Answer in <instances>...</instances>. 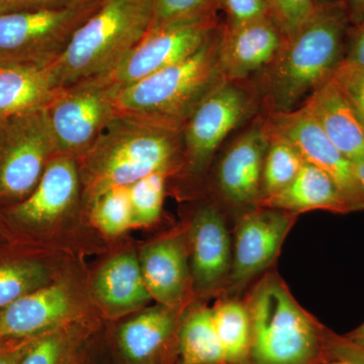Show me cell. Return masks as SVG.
I'll return each instance as SVG.
<instances>
[{
    "label": "cell",
    "mask_w": 364,
    "mask_h": 364,
    "mask_svg": "<svg viewBox=\"0 0 364 364\" xmlns=\"http://www.w3.org/2000/svg\"><path fill=\"white\" fill-rule=\"evenodd\" d=\"M0 228L7 241L79 257L102 255L114 242L93 229L83 202L75 158L57 154L35 191L23 202L0 210Z\"/></svg>",
    "instance_id": "cell-1"
},
{
    "label": "cell",
    "mask_w": 364,
    "mask_h": 364,
    "mask_svg": "<svg viewBox=\"0 0 364 364\" xmlns=\"http://www.w3.org/2000/svg\"><path fill=\"white\" fill-rule=\"evenodd\" d=\"M350 21L341 0L318 4L312 16L284 38L272 63L253 83L267 114L299 107L344 61Z\"/></svg>",
    "instance_id": "cell-2"
},
{
    "label": "cell",
    "mask_w": 364,
    "mask_h": 364,
    "mask_svg": "<svg viewBox=\"0 0 364 364\" xmlns=\"http://www.w3.org/2000/svg\"><path fill=\"white\" fill-rule=\"evenodd\" d=\"M85 205L95 196L155 173L182 176L181 132L117 116L77 160Z\"/></svg>",
    "instance_id": "cell-3"
},
{
    "label": "cell",
    "mask_w": 364,
    "mask_h": 364,
    "mask_svg": "<svg viewBox=\"0 0 364 364\" xmlns=\"http://www.w3.org/2000/svg\"><path fill=\"white\" fill-rule=\"evenodd\" d=\"M223 21L195 53L117 93V116L181 132L196 107L227 81L220 62Z\"/></svg>",
    "instance_id": "cell-4"
},
{
    "label": "cell",
    "mask_w": 364,
    "mask_h": 364,
    "mask_svg": "<svg viewBox=\"0 0 364 364\" xmlns=\"http://www.w3.org/2000/svg\"><path fill=\"white\" fill-rule=\"evenodd\" d=\"M152 0H102L49 66L56 88L114 70L149 31Z\"/></svg>",
    "instance_id": "cell-5"
},
{
    "label": "cell",
    "mask_w": 364,
    "mask_h": 364,
    "mask_svg": "<svg viewBox=\"0 0 364 364\" xmlns=\"http://www.w3.org/2000/svg\"><path fill=\"white\" fill-rule=\"evenodd\" d=\"M247 305V364H316L328 356V336L274 273L254 287Z\"/></svg>",
    "instance_id": "cell-6"
},
{
    "label": "cell",
    "mask_w": 364,
    "mask_h": 364,
    "mask_svg": "<svg viewBox=\"0 0 364 364\" xmlns=\"http://www.w3.org/2000/svg\"><path fill=\"white\" fill-rule=\"evenodd\" d=\"M119 87L109 72L60 87L45 107L57 153L78 160L117 117Z\"/></svg>",
    "instance_id": "cell-7"
},
{
    "label": "cell",
    "mask_w": 364,
    "mask_h": 364,
    "mask_svg": "<svg viewBox=\"0 0 364 364\" xmlns=\"http://www.w3.org/2000/svg\"><path fill=\"white\" fill-rule=\"evenodd\" d=\"M88 277L85 259L79 260L51 284L1 309L0 339L33 338L98 314L91 301Z\"/></svg>",
    "instance_id": "cell-8"
},
{
    "label": "cell",
    "mask_w": 364,
    "mask_h": 364,
    "mask_svg": "<svg viewBox=\"0 0 364 364\" xmlns=\"http://www.w3.org/2000/svg\"><path fill=\"white\" fill-rule=\"evenodd\" d=\"M102 0L55 9H23L0 14V61L49 67L66 51L79 26Z\"/></svg>",
    "instance_id": "cell-9"
},
{
    "label": "cell",
    "mask_w": 364,
    "mask_h": 364,
    "mask_svg": "<svg viewBox=\"0 0 364 364\" xmlns=\"http://www.w3.org/2000/svg\"><path fill=\"white\" fill-rule=\"evenodd\" d=\"M259 105V95L248 80L225 81L213 91L182 128V176L193 179L205 176L227 136L248 121Z\"/></svg>",
    "instance_id": "cell-10"
},
{
    "label": "cell",
    "mask_w": 364,
    "mask_h": 364,
    "mask_svg": "<svg viewBox=\"0 0 364 364\" xmlns=\"http://www.w3.org/2000/svg\"><path fill=\"white\" fill-rule=\"evenodd\" d=\"M57 154L45 107L0 123V210L26 200Z\"/></svg>",
    "instance_id": "cell-11"
},
{
    "label": "cell",
    "mask_w": 364,
    "mask_h": 364,
    "mask_svg": "<svg viewBox=\"0 0 364 364\" xmlns=\"http://www.w3.org/2000/svg\"><path fill=\"white\" fill-rule=\"evenodd\" d=\"M183 310L155 304L116 322H105L104 344L109 364L177 363Z\"/></svg>",
    "instance_id": "cell-12"
},
{
    "label": "cell",
    "mask_w": 364,
    "mask_h": 364,
    "mask_svg": "<svg viewBox=\"0 0 364 364\" xmlns=\"http://www.w3.org/2000/svg\"><path fill=\"white\" fill-rule=\"evenodd\" d=\"M221 23L215 14L149 28L109 75L121 90L135 85L195 53Z\"/></svg>",
    "instance_id": "cell-13"
},
{
    "label": "cell",
    "mask_w": 364,
    "mask_h": 364,
    "mask_svg": "<svg viewBox=\"0 0 364 364\" xmlns=\"http://www.w3.org/2000/svg\"><path fill=\"white\" fill-rule=\"evenodd\" d=\"M95 267L90 268L91 301L105 322H116L150 305L138 245L127 238L112 244Z\"/></svg>",
    "instance_id": "cell-14"
},
{
    "label": "cell",
    "mask_w": 364,
    "mask_h": 364,
    "mask_svg": "<svg viewBox=\"0 0 364 364\" xmlns=\"http://www.w3.org/2000/svg\"><path fill=\"white\" fill-rule=\"evenodd\" d=\"M264 119L270 131L296 146L306 162L334 179L352 212L364 210V189L356 176L355 165L335 147L301 105L293 111L267 114Z\"/></svg>",
    "instance_id": "cell-15"
},
{
    "label": "cell",
    "mask_w": 364,
    "mask_h": 364,
    "mask_svg": "<svg viewBox=\"0 0 364 364\" xmlns=\"http://www.w3.org/2000/svg\"><path fill=\"white\" fill-rule=\"evenodd\" d=\"M193 296H210L229 282L233 245L226 221L214 203H200L186 230Z\"/></svg>",
    "instance_id": "cell-16"
},
{
    "label": "cell",
    "mask_w": 364,
    "mask_h": 364,
    "mask_svg": "<svg viewBox=\"0 0 364 364\" xmlns=\"http://www.w3.org/2000/svg\"><path fill=\"white\" fill-rule=\"evenodd\" d=\"M294 214L267 207L245 213L235 231L229 282L238 286L257 277L273 262L293 226Z\"/></svg>",
    "instance_id": "cell-17"
},
{
    "label": "cell",
    "mask_w": 364,
    "mask_h": 364,
    "mask_svg": "<svg viewBox=\"0 0 364 364\" xmlns=\"http://www.w3.org/2000/svg\"><path fill=\"white\" fill-rule=\"evenodd\" d=\"M139 261L151 298L183 310L193 294L188 242L184 231L171 232L138 246Z\"/></svg>",
    "instance_id": "cell-18"
},
{
    "label": "cell",
    "mask_w": 364,
    "mask_h": 364,
    "mask_svg": "<svg viewBox=\"0 0 364 364\" xmlns=\"http://www.w3.org/2000/svg\"><path fill=\"white\" fill-rule=\"evenodd\" d=\"M223 154L215 170V186L223 200L237 207H257L263 164L269 136L264 117L256 119Z\"/></svg>",
    "instance_id": "cell-19"
},
{
    "label": "cell",
    "mask_w": 364,
    "mask_h": 364,
    "mask_svg": "<svg viewBox=\"0 0 364 364\" xmlns=\"http://www.w3.org/2000/svg\"><path fill=\"white\" fill-rule=\"evenodd\" d=\"M85 258L16 242H0V310L51 284Z\"/></svg>",
    "instance_id": "cell-20"
},
{
    "label": "cell",
    "mask_w": 364,
    "mask_h": 364,
    "mask_svg": "<svg viewBox=\"0 0 364 364\" xmlns=\"http://www.w3.org/2000/svg\"><path fill=\"white\" fill-rule=\"evenodd\" d=\"M284 36L272 18L229 28L223 21L220 62L227 81H247L267 68Z\"/></svg>",
    "instance_id": "cell-21"
},
{
    "label": "cell",
    "mask_w": 364,
    "mask_h": 364,
    "mask_svg": "<svg viewBox=\"0 0 364 364\" xmlns=\"http://www.w3.org/2000/svg\"><path fill=\"white\" fill-rule=\"evenodd\" d=\"M301 105L347 159L354 164L364 159L363 121L333 76Z\"/></svg>",
    "instance_id": "cell-22"
},
{
    "label": "cell",
    "mask_w": 364,
    "mask_h": 364,
    "mask_svg": "<svg viewBox=\"0 0 364 364\" xmlns=\"http://www.w3.org/2000/svg\"><path fill=\"white\" fill-rule=\"evenodd\" d=\"M98 314L79 318L36 337L20 364H86L104 335Z\"/></svg>",
    "instance_id": "cell-23"
},
{
    "label": "cell",
    "mask_w": 364,
    "mask_h": 364,
    "mask_svg": "<svg viewBox=\"0 0 364 364\" xmlns=\"http://www.w3.org/2000/svg\"><path fill=\"white\" fill-rule=\"evenodd\" d=\"M257 207L277 208L291 214L315 210L339 214L352 212L334 179L309 162H305L291 184L277 195L261 200Z\"/></svg>",
    "instance_id": "cell-24"
},
{
    "label": "cell",
    "mask_w": 364,
    "mask_h": 364,
    "mask_svg": "<svg viewBox=\"0 0 364 364\" xmlns=\"http://www.w3.org/2000/svg\"><path fill=\"white\" fill-rule=\"evenodd\" d=\"M57 90L49 67L0 61V123L47 107Z\"/></svg>",
    "instance_id": "cell-25"
},
{
    "label": "cell",
    "mask_w": 364,
    "mask_h": 364,
    "mask_svg": "<svg viewBox=\"0 0 364 364\" xmlns=\"http://www.w3.org/2000/svg\"><path fill=\"white\" fill-rule=\"evenodd\" d=\"M176 364H227L212 308L200 301L189 303L182 312Z\"/></svg>",
    "instance_id": "cell-26"
},
{
    "label": "cell",
    "mask_w": 364,
    "mask_h": 364,
    "mask_svg": "<svg viewBox=\"0 0 364 364\" xmlns=\"http://www.w3.org/2000/svg\"><path fill=\"white\" fill-rule=\"evenodd\" d=\"M215 332L227 364H247L251 348V320L247 305L225 301L212 308Z\"/></svg>",
    "instance_id": "cell-27"
},
{
    "label": "cell",
    "mask_w": 364,
    "mask_h": 364,
    "mask_svg": "<svg viewBox=\"0 0 364 364\" xmlns=\"http://www.w3.org/2000/svg\"><path fill=\"white\" fill-rule=\"evenodd\" d=\"M85 208L91 226L105 240H121L133 230L128 188L107 189L91 198Z\"/></svg>",
    "instance_id": "cell-28"
},
{
    "label": "cell",
    "mask_w": 364,
    "mask_h": 364,
    "mask_svg": "<svg viewBox=\"0 0 364 364\" xmlns=\"http://www.w3.org/2000/svg\"><path fill=\"white\" fill-rule=\"evenodd\" d=\"M267 130L269 141L263 164L260 202L291 184L306 162L293 143L273 133L267 126Z\"/></svg>",
    "instance_id": "cell-29"
},
{
    "label": "cell",
    "mask_w": 364,
    "mask_h": 364,
    "mask_svg": "<svg viewBox=\"0 0 364 364\" xmlns=\"http://www.w3.org/2000/svg\"><path fill=\"white\" fill-rule=\"evenodd\" d=\"M170 178L167 174L155 173L129 186L133 229H145L160 221Z\"/></svg>",
    "instance_id": "cell-30"
},
{
    "label": "cell",
    "mask_w": 364,
    "mask_h": 364,
    "mask_svg": "<svg viewBox=\"0 0 364 364\" xmlns=\"http://www.w3.org/2000/svg\"><path fill=\"white\" fill-rule=\"evenodd\" d=\"M150 28L219 14L215 0H152Z\"/></svg>",
    "instance_id": "cell-31"
},
{
    "label": "cell",
    "mask_w": 364,
    "mask_h": 364,
    "mask_svg": "<svg viewBox=\"0 0 364 364\" xmlns=\"http://www.w3.org/2000/svg\"><path fill=\"white\" fill-rule=\"evenodd\" d=\"M270 18L279 26L284 38L289 37L312 16L316 0H265Z\"/></svg>",
    "instance_id": "cell-32"
},
{
    "label": "cell",
    "mask_w": 364,
    "mask_h": 364,
    "mask_svg": "<svg viewBox=\"0 0 364 364\" xmlns=\"http://www.w3.org/2000/svg\"><path fill=\"white\" fill-rule=\"evenodd\" d=\"M218 11L226 16L224 25L229 28L270 18L265 0H215Z\"/></svg>",
    "instance_id": "cell-33"
},
{
    "label": "cell",
    "mask_w": 364,
    "mask_h": 364,
    "mask_svg": "<svg viewBox=\"0 0 364 364\" xmlns=\"http://www.w3.org/2000/svg\"><path fill=\"white\" fill-rule=\"evenodd\" d=\"M340 90L353 105L364 123V70L342 62L333 75Z\"/></svg>",
    "instance_id": "cell-34"
},
{
    "label": "cell",
    "mask_w": 364,
    "mask_h": 364,
    "mask_svg": "<svg viewBox=\"0 0 364 364\" xmlns=\"http://www.w3.org/2000/svg\"><path fill=\"white\" fill-rule=\"evenodd\" d=\"M327 353L334 360H342L349 364H364V347L351 343L344 337L329 334Z\"/></svg>",
    "instance_id": "cell-35"
},
{
    "label": "cell",
    "mask_w": 364,
    "mask_h": 364,
    "mask_svg": "<svg viewBox=\"0 0 364 364\" xmlns=\"http://www.w3.org/2000/svg\"><path fill=\"white\" fill-rule=\"evenodd\" d=\"M344 62L364 70V21L349 26Z\"/></svg>",
    "instance_id": "cell-36"
},
{
    "label": "cell",
    "mask_w": 364,
    "mask_h": 364,
    "mask_svg": "<svg viewBox=\"0 0 364 364\" xmlns=\"http://www.w3.org/2000/svg\"><path fill=\"white\" fill-rule=\"evenodd\" d=\"M35 338L4 340L0 344V364H20Z\"/></svg>",
    "instance_id": "cell-37"
},
{
    "label": "cell",
    "mask_w": 364,
    "mask_h": 364,
    "mask_svg": "<svg viewBox=\"0 0 364 364\" xmlns=\"http://www.w3.org/2000/svg\"><path fill=\"white\" fill-rule=\"evenodd\" d=\"M14 11L55 9L77 6L86 0H7Z\"/></svg>",
    "instance_id": "cell-38"
},
{
    "label": "cell",
    "mask_w": 364,
    "mask_h": 364,
    "mask_svg": "<svg viewBox=\"0 0 364 364\" xmlns=\"http://www.w3.org/2000/svg\"><path fill=\"white\" fill-rule=\"evenodd\" d=\"M350 25H358L364 21V0H341Z\"/></svg>",
    "instance_id": "cell-39"
},
{
    "label": "cell",
    "mask_w": 364,
    "mask_h": 364,
    "mask_svg": "<svg viewBox=\"0 0 364 364\" xmlns=\"http://www.w3.org/2000/svg\"><path fill=\"white\" fill-rule=\"evenodd\" d=\"M86 364H109L107 351L105 348L104 335H102V338L100 340V344L97 345V349L93 352L90 360Z\"/></svg>",
    "instance_id": "cell-40"
},
{
    "label": "cell",
    "mask_w": 364,
    "mask_h": 364,
    "mask_svg": "<svg viewBox=\"0 0 364 364\" xmlns=\"http://www.w3.org/2000/svg\"><path fill=\"white\" fill-rule=\"evenodd\" d=\"M345 339L348 340L351 343L358 345V346L364 347V322L358 326L353 331L343 336Z\"/></svg>",
    "instance_id": "cell-41"
},
{
    "label": "cell",
    "mask_w": 364,
    "mask_h": 364,
    "mask_svg": "<svg viewBox=\"0 0 364 364\" xmlns=\"http://www.w3.org/2000/svg\"><path fill=\"white\" fill-rule=\"evenodd\" d=\"M354 165H355L356 176H358V181L364 189V159Z\"/></svg>",
    "instance_id": "cell-42"
},
{
    "label": "cell",
    "mask_w": 364,
    "mask_h": 364,
    "mask_svg": "<svg viewBox=\"0 0 364 364\" xmlns=\"http://www.w3.org/2000/svg\"><path fill=\"white\" fill-rule=\"evenodd\" d=\"M14 11L13 6H11V4L7 0H0V14Z\"/></svg>",
    "instance_id": "cell-43"
},
{
    "label": "cell",
    "mask_w": 364,
    "mask_h": 364,
    "mask_svg": "<svg viewBox=\"0 0 364 364\" xmlns=\"http://www.w3.org/2000/svg\"><path fill=\"white\" fill-rule=\"evenodd\" d=\"M317 4H327V2L336 1V0H316Z\"/></svg>",
    "instance_id": "cell-44"
},
{
    "label": "cell",
    "mask_w": 364,
    "mask_h": 364,
    "mask_svg": "<svg viewBox=\"0 0 364 364\" xmlns=\"http://www.w3.org/2000/svg\"><path fill=\"white\" fill-rule=\"evenodd\" d=\"M7 241L6 237H4V233H2L1 228H0V242Z\"/></svg>",
    "instance_id": "cell-45"
},
{
    "label": "cell",
    "mask_w": 364,
    "mask_h": 364,
    "mask_svg": "<svg viewBox=\"0 0 364 364\" xmlns=\"http://www.w3.org/2000/svg\"><path fill=\"white\" fill-rule=\"evenodd\" d=\"M330 364H349V363H345V361H342V360H335L334 363H332Z\"/></svg>",
    "instance_id": "cell-46"
},
{
    "label": "cell",
    "mask_w": 364,
    "mask_h": 364,
    "mask_svg": "<svg viewBox=\"0 0 364 364\" xmlns=\"http://www.w3.org/2000/svg\"><path fill=\"white\" fill-rule=\"evenodd\" d=\"M4 339H0V344H1L2 342H4Z\"/></svg>",
    "instance_id": "cell-47"
}]
</instances>
